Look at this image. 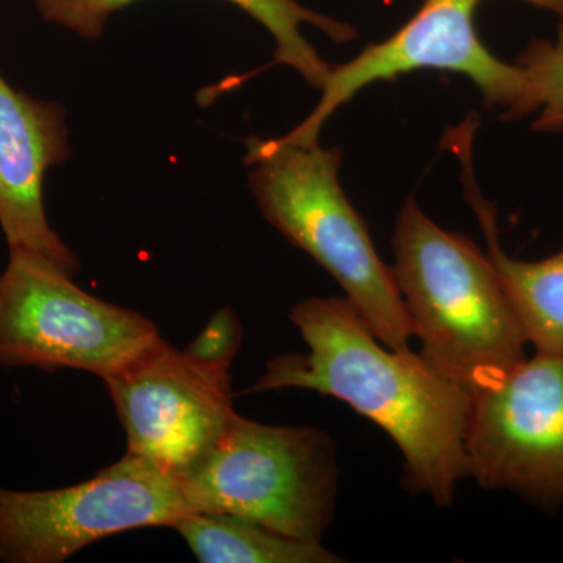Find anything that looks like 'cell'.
<instances>
[{
  "label": "cell",
  "instance_id": "obj_10",
  "mask_svg": "<svg viewBox=\"0 0 563 563\" xmlns=\"http://www.w3.org/2000/svg\"><path fill=\"white\" fill-rule=\"evenodd\" d=\"M62 103L41 101L11 87L0 74V228L9 250L38 252L76 276L80 261L63 242L44 209V179L68 161Z\"/></svg>",
  "mask_w": 563,
  "mask_h": 563
},
{
  "label": "cell",
  "instance_id": "obj_15",
  "mask_svg": "<svg viewBox=\"0 0 563 563\" xmlns=\"http://www.w3.org/2000/svg\"><path fill=\"white\" fill-rule=\"evenodd\" d=\"M242 344V321L231 307H221L184 352L203 366L231 372Z\"/></svg>",
  "mask_w": 563,
  "mask_h": 563
},
{
  "label": "cell",
  "instance_id": "obj_14",
  "mask_svg": "<svg viewBox=\"0 0 563 563\" xmlns=\"http://www.w3.org/2000/svg\"><path fill=\"white\" fill-rule=\"evenodd\" d=\"M517 65L528 79L533 131L563 132V20L554 41H532Z\"/></svg>",
  "mask_w": 563,
  "mask_h": 563
},
{
  "label": "cell",
  "instance_id": "obj_5",
  "mask_svg": "<svg viewBox=\"0 0 563 563\" xmlns=\"http://www.w3.org/2000/svg\"><path fill=\"white\" fill-rule=\"evenodd\" d=\"M163 336L135 310L96 298L38 252L9 250L0 273V366L109 379Z\"/></svg>",
  "mask_w": 563,
  "mask_h": 563
},
{
  "label": "cell",
  "instance_id": "obj_1",
  "mask_svg": "<svg viewBox=\"0 0 563 563\" xmlns=\"http://www.w3.org/2000/svg\"><path fill=\"white\" fill-rule=\"evenodd\" d=\"M290 321L307 352L266 363L246 395L299 388L339 399L390 435L404 457V484L450 507L470 477L466 432L473 396L412 350L374 335L346 298L302 299Z\"/></svg>",
  "mask_w": 563,
  "mask_h": 563
},
{
  "label": "cell",
  "instance_id": "obj_4",
  "mask_svg": "<svg viewBox=\"0 0 563 563\" xmlns=\"http://www.w3.org/2000/svg\"><path fill=\"white\" fill-rule=\"evenodd\" d=\"M180 485L195 512L235 515L322 543L339 495L335 444L310 426L261 424L235 413Z\"/></svg>",
  "mask_w": 563,
  "mask_h": 563
},
{
  "label": "cell",
  "instance_id": "obj_6",
  "mask_svg": "<svg viewBox=\"0 0 563 563\" xmlns=\"http://www.w3.org/2000/svg\"><path fill=\"white\" fill-rule=\"evenodd\" d=\"M190 512L195 510L177 477L125 453L91 479L69 487H0V561L63 563L107 537L172 528Z\"/></svg>",
  "mask_w": 563,
  "mask_h": 563
},
{
  "label": "cell",
  "instance_id": "obj_7",
  "mask_svg": "<svg viewBox=\"0 0 563 563\" xmlns=\"http://www.w3.org/2000/svg\"><path fill=\"white\" fill-rule=\"evenodd\" d=\"M484 0H424L420 10L398 32L369 44L343 65L332 66L312 113L287 135L285 143L317 144L321 129L333 113L363 88L417 70L461 74L476 85L485 103L503 109L509 120L531 117L529 84L515 63L499 60L477 35V7ZM553 11L563 20V0H525Z\"/></svg>",
  "mask_w": 563,
  "mask_h": 563
},
{
  "label": "cell",
  "instance_id": "obj_13",
  "mask_svg": "<svg viewBox=\"0 0 563 563\" xmlns=\"http://www.w3.org/2000/svg\"><path fill=\"white\" fill-rule=\"evenodd\" d=\"M201 563H336L322 543L282 536L255 521L220 512H190L172 526Z\"/></svg>",
  "mask_w": 563,
  "mask_h": 563
},
{
  "label": "cell",
  "instance_id": "obj_12",
  "mask_svg": "<svg viewBox=\"0 0 563 563\" xmlns=\"http://www.w3.org/2000/svg\"><path fill=\"white\" fill-rule=\"evenodd\" d=\"M135 0H35L44 21L85 40H98L114 13ZM246 11L272 33L276 51L274 63L290 66L307 84L321 90L332 65L322 60L318 51L307 41L302 25H314L335 43L354 38L351 25L307 9L296 0H228Z\"/></svg>",
  "mask_w": 563,
  "mask_h": 563
},
{
  "label": "cell",
  "instance_id": "obj_2",
  "mask_svg": "<svg viewBox=\"0 0 563 563\" xmlns=\"http://www.w3.org/2000/svg\"><path fill=\"white\" fill-rule=\"evenodd\" d=\"M396 284L421 357L473 393L526 357L520 318L487 252L435 224L410 198L393 235Z\"/></svg>",
  "mask_w": 563,
  "mask_h": 563
},
{
  "label": "cell",
  "instance_id": "obj_3",
  "mask_svg": "<svg viewBox=\"0 0 563 563\" xmlns=\"http://www.w3.org/2000/svg\"><path fill=\"white\" fill-rule=\"evenodd\" d=\"M246 147L250 187L263 218L331 274L380 342L409 350L412 322L395 274L340 181L342 151L257 136Z\"/></svg>",
  "mask_w": 563,
  "mask_h": 563
},
{
  "label": "cell",
  "instance_id": "obj_8",
  "mask_svg": "<svg viewBox=\"0 0 563 563\" xmlns=\"http://www.w3.org/2000/svg\"><path fill=\"white\" fill-rule=\"evenodd\" d=\"M472 396L470 477L487 490L563 503V352L536 351Z\"/></svg>",
  "mask_w": 563,
  "mask_h": 563
},
{
  "label": "cell",
  "instance_id": "obj_11",
  "mask_svg": "<svg viewBox=\"0 0 563 563\" xmlns=\"http://www.w3.org/2000/svg\"><path fill=\"white\" fill-rule=\"evenodd\" d=\"M473 120L448 133V144L462 166L466 201L473 207L487 240L490 257L504 290L520 318L529 343L536 351L563 352V246L562 250L537 262L509 257L499 246L496 211L485 201L474 180Z\"/></svg>",
  "mask_w": 563,
  "mask_h": 563
},
{
  "label": "cell",
  "instance_id": "obj_9",
  "mask_svg": "<svg viewBox=\"0 0 563 563\" xmlns=\"http://www.w3.org/2000/svg\"><path fill=\"white\" fill-rule=\"evenodd\" d=\"M128 451L181 479L210 453L235 417L231 374L192 361L161 340L102 380Z\"/></svg>",
  "mask_w": 563,
  "mask_h": 563
}]
</instances>
